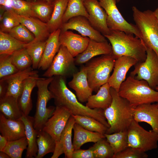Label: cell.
<instances>
[{"label":"cell","mask_w":158,"mask_h":158,"mask_svg":"<svg viewBox=\"0 0 158 158\" xmlns=\"http://www.w3.org/2000/svg\"><path fill=\"white\" fill-rule=\"evenodd\" d=\"M66 78L61 76H54L48 89L53 96L56 106L66 108L72 115L85 116L95 118L109 127L104 116V110L101 109H91L83 104L75 95L68 87Z\"/></svg>","instance_id":"6da1fadb"},{"label":"cell","mask_w":158,"mask_h":158,"mask_svg":"<svg viewBox=\"0 0 158 158\" xmlns=\"http://www.w3.org/2000/svg\"><path fill=\"white\" fill-rule=\"evenodd\" d=\"M104 36L111 44L112 54L115 59L126 56L135 59L138 62L145 61L146 47L138 37L118 31H111L110 34Z\"/></svg>","instance_id":"7a4b0ae2"},{"label":"cell","mask_w":158,"mask_h":158,"mask_svg":"<svg viewBox=\"0 0 158 158\" xmlns=\"http://www.w3.org/2000/svg\"><path fill=\"white\" fill-rule=\"evenodd\" d=\"M112 100L110 106L104 110L109 125L106 133L111 134L127 130L133 119V109L129 102L111 87Z\"/></svg>","instance_id":"3957f363"},{"label":"cell","mask_w":158,"mask_h":158,"mask_svg":"<svg viewBox=\"0 0 158 158\" xmlns=\"http://www.w3.org/2000/svg\"><path fill=\"white\" fill-rule=\"evenodd\" d=\"M118 93L133 108L143 104L158 103V91L151 88L145 80L130 75L121 84Z\"/></svg>","instance_id":"277c9868"},{"label":"cell","mask_w":158,"mask_h":158,"mask_svg":"<svg viewBox=\"0 0 158 158\" xmlns=\"http://www.w3.org/2000/svg\"><path fill=\"white\" fill-rule=\"evenodd\" d=\"M132 11L133 20L141 40L158 56V20L153 11L150 10L142 11L135 6H133Z\"/></svg>","instance_id":"5b68a950"},{"label":"cell","mask_w":158,"mask_h":158,"mask_svg":"<svg viewBox=\"0 0 158 158\" xmlns=\"http://www.w3.org/2000/svg\"><path fill=\"white\" fill-rule=\"evenodd\" d=\"M115 59L112 54L103 55L86 63L87 80L93 91L97 92L102 85L108 83Z\"/></svg>","instance_id":"8992f818"},{"label":"cell","mask_w":158,"mask_h":158,"mask_svg":"<svg viewBox=\"0 0 158 158\" xmlns=\"http://www.w3.org/2000/svg\"><path fill=\"white\" fill-rule=\"evenodd\" d=\"M53 77L39 78L37 82V97L33 126L37 131L42 130L44 124L52 116L55 109L56 107L53 106L47 107L48 102L53 99L48 87Z\"/></svg>","instance_id":"52a82bcc"},{"label":"cell","mask_w":158,"mask_h":158,"mask_svg":"<svg viewBox=\"0 0 158 158\" xmlns=\"http://www.w3.org/2000/svg\"><path fill=\"white\" fill-rule=\"evenodd\" d=\"M138 123L133 119L127 130L128 146L145 152L157 149L158 134L145 130Z\"/></svg>","instance_id":"ba28073f"},{"label":"cell","mask_w":158,"mask_h":158,"mask_svg":"<svg viewBox=\"0 0 158 158\" xmlns=\"http://www.w3.org/2000/svg\"><path fill=\"white\" fill-rule=\"evenodd\" d=\"M98 1L107 14V23L111 31H121L132 34L141 39L139 32L135 25L128 22L121 13L116 5V0Z\"/></svg>","instance_id":"9c48e42d"},{"label":"cell","mask_w":158,"mask_h":158,"mask_svg":"<svg viewBox=\"0 0 158 158\" xmlns=\"http://www.w3.org/2000/svg\"><path fill=\"white\" fill-rule=\"evenodd\" d=\"M146 53L145 61L135 64L130 75L138 80H145L155 90L158 87V56L152 49L147 47Z\"/></svg>","instance_id":"30bf717a"},{"label":"cell","mask_w":158,"mask_h":158,"mask_svg":"<svg viewBox=\"0 0 158 158\" xmlns=\"http://www.w3.org/2000/svg\"><path fill=\"white\" fill-rule=\"evenodd\" d=\"M75 58L65 46L61 45L49 67L43 76L50 78L59 75L66 78L77 72Z\"/></svg>","instance_id":"8fae6325"},{"label":"cell","mask_w":158,"mask_h":158,"mask_svg":"<svg viewBox=\"0 0 158 158\" xmlns=\"http://www.w3.org/2000/svg\"><path fill=\"white\" fill-rule=\"evenodd\" d=\"M55 107L53 115L45 123L42 130L49 134L55 140L56 147L59 143L61 133L72 114L65 107Z\"/></svg>","instance_id":"7c38bea8"},{"label":"cell","mask_w":158,"mask_h":158,"mask_svg":"<svg viewBox=\"0 0 158 158\" xmlns=\"http://www.w3.org/2000/svg\"><path fill=\"white\" fill-rule=\"evenodd\" d=\"M61 32L69 30H75L83 36L98 42H105L106 37L95 29L91 25L87 18L82 16L74 17L67 22L63 23L60 28Z\"/></svg>","instance_id":"4fadbf2b"},{"label":"cell","mask_w":158,"mask_h":158,"mask_svg":"<svg viewBox=\"0 0 158 158\" xmlns=\"http://www.w3.org/2000/svg\"><path fill=\"white\" fill-rule=\"evenodd\" d=\"M84 3L92 26L104 36L110 34L111 31L107 23V14L98 0H84Z\"/></svg>","instance_id":"5bb4252c"},{"label":"cell","mask_w":158,"mask_h":158,"mask_svg":"<svg viewBox=\"0 0 158 158\" xmlns=\"http://www.w3.org/2000/svg\"><path fill=\"white\" fill-rule=\"evenodd\" d=\"M138 62L135 59L128 56H123L116 59L113 72L108 82L111 87L118 92L121 84L125 80L127 72Z\"/></svg>","instance_id":"9a60e30c"},{"label":"cell","mask_w":158,"mask_h":158,"mask_svg":"<svg viewBox=\"0 0 158 158\" xmlns=\"http://www.w3.org/2000/svg\"><path fill=\"white\" fill-rule=\"evenodd\" d=\"M90 39L68 30L61 32L59 36L61 45L66 47L74 57L85 49Z\"/></svg>","instance_id":"2e32d148"},{"label":"cell","mask_w":158,"mask_h":158,"mask_svg":"<svg viewBox=\"0 0 158 158\" xmlns=\"http://www.w3.org/2000/svg\"><path fill=\"white\" fill-rule=\"evenodd\" d=\"M72 80L68 84L75 90L76 96L80 102H87L93 91L89 85L87 77V70L85 66L81 67L80 71L74 73Z\"/></svg>","instance_id":"e0dca14e"},{"label":"cell","mask_w":158,"mask_h":158,"mask_svg":"<svg viewBox=\"0 0 158 158\" xmlns=\"http://www.w3.org/2000/svg\"><path fill=\"white\" fill-rule=\"evenodd\" d=\"M8 10L18 20L34 35L35 40H46L50 34L47 23L37 18L27 17L18 15L12 9Z\"/></svg>","instance_id":"ac0fdd59"},{"label":"cell","mask_w":158,"mask_h":158,"mask_svg":"<svg viewBox=\"0 0 158 158\" xmlns=\"http://www.w3.org/2000/svg\"><path fill=\"white\" fill-rule=\"evenodd\" d=\"M0 132L8 141L15 140L25 136V126L21 120L7 118L1 112Z\"/></svg>","instance_id":"d6986e66"},{"label":"cell","mask_w":158,"mask_h":158,"mask_svg":"<svg viewBox=\"0 0 158 158\" xmlns=\"http://www.w3.org/2000/svg\"><path fill=\"white\" fill-rule=\"evenodd\" d=\"M112 48L107 41L98 42L90 39L85 49L75 57L76 65L86 63L94 57L103 55H110L112 53Z\"/></svg>","instance_id":"ffe728a7"},{"label":"cell","mask_w":158,"mask_h":158,"mask_svg":"<svg viewBox=\"0 0 158 158\" xmlns=\"http://www.w3.org/2000/svg\"><path fill=\"white\" fill-rule=\"evenodd\" d=\"M75 121L71 116L63 130L58 145L56 147L51 158H58L63 154L65 158H72L74 149L72 142V131Z\"/></svg>","instance_id":"44dd1931"},{"label":"cell","mask_w":158,"mask_h":158,"mask_svg":"<svg viewBox=\"0 0 158 158\" xmlns=\"http://www.w3.org/2000/svg\"><path fill=\"white\" fill-rule=\"evenodd\" d=\"M133 119L138 123H147L158 134V107L156 104H145L134 108Z\"/></svg>","instance_id":"7402d4cb"},{"label":"cell","mask_w":158,"mask_h":158,"mask_svg":"<svg viewBox=\"0 0 158 158\" xmlns=\"http://www.w3.org/2000/svg\"><path fill=\"white\" fill-rule=\"evenodd\" d=\"M32 69L31 67L0 79L7 84L8 89L6 95L12 96L18 99L21 93L24 81L31 75L38 73V71Z\"/></svg>","instance_id":"603a6c76"},{"label":"cell","mask_w":158,"mask_h":158,"mask_svg":"<svg viewBox=\"0 0 158 158\" xmlns=\"http://www.w3.org/2000/svg\"><path fill=\"white\" fill-rule=\"evenodd\" d=\"M61 32L59 28L51 33L46 40V44L38 69L46 70L50 66L61 45L59 36Z\"/></svg>","instance_id":"cb8c5ba5"},{"label":"cell","mask_w":158,"mask_h":158,"mask_svg":"<svg viewBox=\"0 0 158 158\" xmlns=\"http://www.w3.org/2000/svg\"><path fill=\"white\" fill-rule=\"evenodd\" d=\"M39 78L38 73L30 76L23 81L21 93L18 99L19 106L23 114L28 115L32 108L31 94L33 89L36 86Z\"/></svg>","instance_id":"d4e9b609"},{"label":"cell","mask_w":158,"mask_h":158,"mask_svg":"<svg viewBox=\"0 0 158 158\" xmlns=\"http://www.w3.org/2000/svg\"><path fill=\"white\" fill-rule=\"evenodd\" d=\"M20 119L24 124L25 136L28 143L25 157L35 158L38 151L37 142L38 131L34 127V117L23 114Z\"/></svg>","instance_id":"484cf974"},{"label":"cell","mask_w":158,"mask_h":158,"mask_svg":"<svg viewBox=\"0 0 158 158\" xmlns=\"http://www.w3.org/2000/svg\"><path fill=\"white\" fill-rule=\"evenodd\" d=\"M73 130L74 136L72 143L74 150L80 149L85 143L90 142L95 143L105 138L104 134L88 130L76 123Z\"/></svg>","instance_id":"4316f807"},{"label":"cell","mask_w":158,"mask_h":158,"mask_svg":"<svg viewBox=\"0 0 158 158\" xmlns=\"http://www.w3.org/2000/svg\"><path fill=\"white\" fill-rule=\"evenodd\" d=\"M110 88L108 83L102 85L95 95H92L89 97L86 106L91 109L105 110L110 106L112 102Z\"/></svg>","instance_id":"83f0119b"},{"label":"cell","mask_w":158,"mask_h":158,"mask_svg":"<svg viewBox=\"0 0 158 158\" xmlns=\"http://www.w3.org/2000/svg\"><path fill=\"white\" fill-rule=\"evenodd\" d=\"M0 111L6 117L13 120H20L23 114L18 99L10 96L0 98Z\"/></svg>","instance_id":"f1b7e54d"},{"label":"cell","mask_w":158,"mask_h":158,"mask_svg":"<svg viewBox=\"0 0 158 158\" xmlns=\"http://www.w3.org/2000/svg\"><path fill=\"white\" fill-rule=\"evenodd\" d=\"M68 2V0H56L54 3L51 17L47 23L50 33L60 28L63 23V19Z\"/></svg>","instance_id":"f546056e"},{"label":"cell","mask_w":158,"mask_h":158,"mask_svg":"<svg viewBox=\"0 0 158 158\" xmlns=\"http://www.w3.org/2000/svg\"><path fill=\"white\" fill-rule=\"evenodd\" d=\"M37 142L38 151L36 158H42L48 153L54 152L56 142L46 132L43 130L38 131Z\"/></svg>","instance_id":"4dcf8cb0"},{"label":"cell","mask_w":158,"mask_h":158,"mask_svg":"<svg viewBox=\"0 0 158 158\" xmlns=\"http://www.w3.org/2000/svg\"><path fill=\"white\" fill-rule=\"evenodd\" d=\"M26 44L7 33L0 31V54L12 55L17 50L25 47Z\"/></svg>","instance_id":"1f68e13d"},{"label":"cell","mask_w":158,"mask_h":158,"mask_svg":"<svg viewBox=\"0 0 158 158\" xmlns=\"http://www.w3.org/2000/svg\"><path fill=\"white\" fill-rule=\"evenodd\" d=\"M77 123L89 131L104 134L108 128L95 118L87 116L72 115Z\"/></svg>","instance_id":"d6a6232c"},{"label":"cell","mask_w":158,"mask_h":158,"mask_svg":"<svg viewBox=\"0 0 158 158\" xmlns=\"http://www.w3.org/2000/svg\"><path fill=\"white\" fill-rule=\"evenodd\" d=\"M104 134L111 146L114 155L128 147L127 130L111 134L105 133Z\"/></svg>","instance_id":"836d02e7"},{"label":"cell","mask_w":158,"mask_h":158,"mask_svg":"<svg viewBox=\"0 0 158 158\" xmlns=\"http://www.w3.org/2000/svg\"><path fill=\"white\" fill-rule=\"evenodd\" d=\"M84 0H68L65 13L63 19V23L67 22L71 18L82 16L88 19L89 14L85 6Z\"/></svg>","instance_id":"e575fe53"},{"label":"cell","mask_w":158,"mask_h":158,"mask_svg":"<svg viewBox=\"0 0 158 158\" xmlns=\"http://www.w3.org/2000/svg\"><path fill=\"white\" fill-rule=\"evenodd\" d=\"M46 40H34L25 45V48L26 49L32 59V67L33 69L38 68L44 52Z\"/></svg>","instance_id":"d590c367"},{"label":"cell","mask_w":158,"mask_h":158,"mask_svg":"<svg viewBox=\"0 0 158 158\" xmlns=\"http://www.w3.org/2000/svg\"><path fill=\"white\" fill-rule=\"evenodd\" d=\"M54 4L43 0H37L31 2V8L37 18L47 23L51 17L54 9Z\"/></svg>","instance_id":"8d00e7d4"},{"label":"cell","mask_w":158,"mask_h":158,"mask_svg":"<svg viewBox=\"0 0 158 158\" xmlns=\"http://www.w3.org/2000/svg\"><path fill=\"white\" fill-rule=\"evenodd\" d=\"M28 143L26 136L19 139L8 141L2 151L11 158H21L23 151L27 149Z\"/></svg>","instance_id":"74e56055"},{"label":"cell","mask_w":158,"mask_h":158,"mask_svg":"<svg viewBox=\"0 0 158 158\" xmlns=\"http://www.w3.org/2000/svg\"><path fill=\"white\" fill-rule=\"evenodd\" d=\"M13 63L19 71L26 69L32 65V59L26 49H19L11 55Z\"/></svg>","instance_id":"f35d334b"},{"label":"cell","mask_w":158,"mask_h":158,"mask_svg":"<svg viewBox=\"0 0 158 158\" xmlns=\"http://www.w3.org/2000/svg\"><path fill=\"white\" fill-rule=\"evenodd\" d=\"M106 138H103L90 148L93 152L95 158H113L114 153Z\"/></svg>","instance_id":"ab89813d"},{"label":"cell","mask_w":158,"mask_h":158,"mask_svg":"<svg viewBox=\"0 0 158 158\" xmlns=\"http://www.w3.org/2000/svg\"><path fill=\"white\" fill-rule=\"evenodd\" d=\"M7 33L17 40L29 43L35 39L34 35L24 25L20 23L11 29Z\"/></svg>","instance_id":"60d3db41"},{"label":"cell","mask_w":158,"mask_h":158,"mask_svg":"<svg viewBox=\"0 0 158 158\" xmlns=\"http://www.w3.org/2000/svg\"><path fill=\"white\" fill-rule=\"evenodd\" d=\"M18 71L12 63L11 55L0 54V79Z\"/></svg>","instance_id":"b9f144b4"},{"label":"cell","mask_w":158,"mask_h":158,"mask_svg":"<svg viewBox=\"0 0 158 158\" xmlns=\"http://www.w3.org/2000/svg\"><path fill=\"white\" fill-rule=\"evenodd\" d=\"M11 9L20 16L37 18L32 9L31 2L24 0H13Z\"/></svg>","instance_id":"7bdbcfd3"},{"label":"cell","mask_w":158,"mask_h":158,"mask_svg":"<svg viewBox=\"0 0 158 158\" xmlns=\"http://www.w3.org/2000/svg\"><path fill=\"white\" fill-rule=\"evenodd\" d=\"M20 23L10 11L6 10L0 20V29L2 32L7 33Z\"/></svg>","instance_id":"ee69618b"},{"label":"cell","mask_w":158,"mask_h":158,"mask_svg":"<svg viewBox=\"0 0 158 158\" xmlns=\"http://www.w3.org/2000/svg\"><path fill=\"white\" fill-rule=\"evenodd\" d=\"M148 155L145 152L133 149L130 147L114 155L113 158H147Z\"/></svg>","instance_id":"f6af8a7d"},{"label":"cell","mask_w":158,"mask_h":158,"mask_svg":"<svg viewBox=\"0 0 158 158\" xmlns=\"http://www.w3.org/2000/svg\"><path fill=\"white\" fill-rule=\"evenodd\" d=\"M72 158H95L92 150L89 148L87 150L79 149L74 150L72 154Z\"/></svg>","instance_id":"bcb514c9"},{"label":"cell","mask_w":158,"mask_h":158,"mask_svg":"<svg viewBox=\"0 0 158 158\" xmlns=\"http://www.w3.org/2000/svg\"><path fill=\"white\" fill-rule=\"evenodd\" d=\"M8 89L7 84L4 80L0 79V98L5 96Z\"/></svg>","instance_id":"7dc6e473"},{"label":"cell","mask_w":158,"mask_h":158,"mask_svg":"<svg viewBox=\"0 0 158 158\" xmlns=\"http://www.w3.org/2000/svg\"><path fill=\"white\" fill-rule=\"evenodd\" d=\"M8 141L5 137L0 135V151H2L7 145Z\"/></svg>","instance_id":"c3c4849f"},{"label":"cell","mask_w":158,"mask_h":158,"mask_svg":"<svg viewBox=\"0 0 158 158\" xmlns=\"http://www.w3.org/2000/svg\"><path fill=\"white\" fill-rule=\"evenodd\" d=\"M13 0H5V7L6 10L12 9Z\"/></svg>","instance_id":"681fc988"},{"label":"cell","mask_w":158,"mask_h":158,"mask_svg":"<svg viewBox=\"0 0 158 158\" xmlns=\"http://www.w3.org/2000/svg\"><path fill=\"white\" fill-rule=\"evenodd\" d=\"M0 21L1 20L4 12L6 10L5 7L4 6H0Z\"/></svg>","instance_id":"f907efd6"},{"label":"cell","mask_w":158,"mask_h":158,"mask_svg":"<svg viewBox=\"0 0 158 158\" xmlns=\"http://www.w3.org/2000/svg\"><path fill=\"white\" fill-rule=\"evenodd\" d=\"M10 158V156L5 152L3 151H0V158Z\"/></svg>","instance_id":"816d5d0a"},{"label":"cell","mask_w":158,"mask_h":158,"mask_svg":"<svg viewBox=\"0 0 158 158\" xmlns=\"http://www.w3.org/2000/svg\"><path fill=\"white\" fill-rule=\"evenodd\" d=\"M153 11L155 16L158 20V7L156 8L155 10Z\"/></svg>","instance_id":"f5cc1de1"},{"label":"cell","mask_w":158,"mask_h":158,"mask_svg":"<svg viewBox=\"0 0 158 158\" xmlns=\"http://www.w3.org/2000/svg\"><path fill=\"white\" fill-rule=\"evenodd\" d=\"M37 0H35V1ZM47 1L48 3L51 4H54V3L56 0H43Z\"/></svg>","instance_id":"db71d44e"},{"label":"cell","mask_w":158,"mask_h":158,"mask_svg":"<svg viewBox=\"0 0 158 158\" xmlns=\"http://www.w3.org/2000/svg\"><path fill=\"white\" fill-rule=\"evenodd\" d=\"M5 0H0V6H4L5 7Z\"/></svg>","instance_id":"11a10c76"},{"label":"cell","mask_w":158,"mask_h":158,"mask_svg":"<svg viewBox=\"0 0 158 158\" xmlns=\"http://www.w3.org/2000/svg\"><path fill=\"white\" fill-rule=\"evenodd\" d=\"M24 0L30 2H33L35 1V0Z\"/></svg>","instance_id":"9f6ffc18"},{"label":"cell","mask_w":158,"mask_h":158,"mask_svg":"<svg viewBox=\"0 0 158 158\" xmlns=\"http://www.w3.org/2000/svg\"><path fill=\"white\" fill-rule=\"evenodd\" d=\"M155 90L158 91V87H157L155 89ZM157 105L158 107V103L156 104Z\"/></svg>","instance_id":"6f0895ef"},{"label":"cell","mask_w":158,"mask_h":158,"mask_svg":"<svg viewBox=\"0 0 158 158\" xmlns=\"http://www.w3.org/2000/svg\"><path fill=\"white\" fill-rule=\"evenodd\" d=\"M121 0H116L117 2H119Z\"/></svg>","instance_id":"680465c9"}]
</instances>
